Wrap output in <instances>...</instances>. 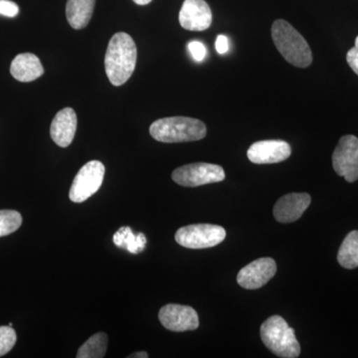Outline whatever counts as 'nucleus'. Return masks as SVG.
<instances>
[{
    "label": "nucleus",
    "mask_w": 358,
    "mask_h": 358,
    "mask_svg": "<svg viewBox=\"0 0 358 358\" xmlns=\"http://www.w3.org/2000/svg\"><path fill=\"white\" fill-rule=\"evenodd\" d=\"M339 265L348 270L358 267V231L348 233L338 250Z\"/></svg>",
    "instance_id": "obj_17"
},
{
    "label": "nucleus",
    "mask_w": 358,
    "mask_h": 358,
    "mask_svg": "<svg viewBox=\"0 0 358 358\" xmlns=\"http://www.w3.org/2000/svg\"><path fill=\"white\" fill-rule=\"evenodd\" d=\"M114 243L115 246L122 249L128 250L129 253L138 254L143 251L147 245V239L143 233L138 235H134L131 228L122 227L121 229L115 233Z\"/></svg>",
    "instance_id": "obj_18"
},
{
    "label": "nucleus",
    "mask_w": 358,
    "mask_h": 358,
    "mask_svg": "<svg viewBox=\"0 0 358 358\" xmlns=\"http://www.w3.org/2000/svg\"><path fill=\"white\" fill-rule=\"evenodd\" d=\"M10 73L14 79L27 83L41 77L44 73V68L36 55L32 53H22L13 59Z\"/></svg>",
    "instance_id": "obj_15"
},
{
    "label": "nucleus",
    "mask_w": 358,
    "mask_h": 358,
    "mask_svg": "<svg viewBox=\"0 0 358 358\" xmlns=\"http://www.w3.org/2000/svg\"><path fill=\"white\" fill-rule=\"evenodd\" d=\"M96 0H68L66 15L71 27L83 29L89 24L95 8Z\"/></svg>",
    "instance_id": "obj_16"
},
{
    "label": "nucleus",
    "mask_w": 358,
    "mask_h": 358,
    "mask_svg": "<svg viewBox=\"0 0 358 358\" xmlns=\"http://www.w3.org/2000/svg\"><path fill=\"white\" fill-rule=\"evenodd\" d=\"M134 3L138 4V6H147V4L150 3L152 0H133Z\"/></svg>",
    "instance_id": "obj_27"
},
{
    "label": "nucleus",
    "mask_w": 358,
    "mask_h": 358,
    "mask_svg": "<svg viewBox=\"0 0 358 358\" xmlns=\"http://www.w3.org/2000/svg\"><path fill=\"white\" fill-rule=\"evenodd\" d=\"M346 61L353 72L358 76V36L355 38V47L346 54Z\"/></svg>",
    "instance_id": "obj_24"
},
{
    "label": "nucleus",
    "mask_w": 358,
    "mask_h": 358,
    "mask_svg": "<svg viewBox=\"0 0 358 358\" xmlns=\"http://www.w3.org/2000/svg\"><path fill=\"white\" fill-rule=\"evenodd\" d=\"M22 216L15 210H0V237L7 236L20 229Z\"/></svg>",
    "instance_id": "obj_20"
},
{
    "label": "nucleus",
    "mask_w": 358,
    "mask_h": 358,
    "mask_svg": "<svg viewBox=\"0 0 358 358\" xmlns=\"http://www.w3.org/2000/svg\"><path fill=\"white\" fill-rule=\"evenodd\" d=\"M159 319L166 329L176 333L199 329V319L196 310L188 306L169 303L160 308Z\"/></svg>",
    "instance_id": "obj_9"
},
{
    "label": "nucleus",
    "mask_w": 358,
    "mask_h": 358,
    "mask_svg": "<svg viewBox=\"0 0 358 358\" xmlns=\"http://www.w3.org/2000/svg\"><path fill=\"white\" fill-rule=\"evenodd\" d=\"M171 178L179 185L197 187L223 181L225 179V171L222 166L217 164L196 162L174 169Z\"/></svg>",
    "instance_id": "obj_7"
},
{
    "label": "nucleus",
    "mask_w": 358,
    "mask_h": 358,
    "mask_svg": "<svg viewBox=\"0 0 358 358\" xmlns=\"http://www.w3.org/2000/svg\"><path fill=\"white\" fill-rule=\"evenodd\" d=\"M77 124V115L74 110L71 108L61 110L52 121V140L60 148L69 147L74 140Z\"/></svg>",
    "instance_id": "obj_14"
},
{
    "label": "nucleus",
    "mask_w": 358,
    "mask_h": 358,
    "mask_svg": "<svg viewBox=\"0 0 358 358\" xmlns=\"http://www.w3.org/2000/svg\"><path fill=\"white\" fill-rule=\"evenodd\" d=\"M150 134L160 143H187L202 140L207 134L203 122L187 117H171L152 122Z\"/></svg>",
    "instance_id": "obj_3"
},
{
    "label": "nucleus",
    "mask_w": 358,
    "mask_h": 358,
    "mask_svg": "<svg viewBox=\"0 0 358 358\" xmlns=\"http://www.w3.org/2000/svg\"><path fill=\"white\" fill-rule=\"evenodd\" d=\"M226 237L223 227L212 224H193L179 228L176 241L188 249H206L222 243Z\"/></svg>",
    "instance_id": "obj_5"
},
{
    "label": "nucleus",
    "mask_w": 358,
    "mask_h": 358,
    "mask_svg": "<svg viewBox=\"0 0 358 358\" xmlns=\"http://www.w3.org/2000/svg\"><path fill=\"white\" fill-rule=\"evenodd\" d=\"M292 148L288 143L280 140L257 141L249 148L247 157L256 164H279L291 157Z\"/></svg>",
    "instance_id": "obj_11"
},
{
    "label": "nucleus",
    "mask_w": 358,
    "mask_h": 358,
    "mask_svg": "<svg viewBox=\"0 0 358 358\" xmlns=\"http://www.w3.org/2000/svg\"><path fill=\"white\" fill-rule=\"evenodd\" d=\"M129 358L134 357V358H148V355L147 352H136L134 353V355H129Z\"/></svg>",
    "instance_id": "obj_26"
},
{
    "label": "nucleus",
    "mask_w": 358,
    "mask_h": 358,
    "mask_svg": "<svg viewBox=\"0 0 358 358\" xmlns=\"http://www.w3.org/2000/svg\"><path fill=\"white\" fill-rule=\"evenodd\" d=\"M261 338L268 350L282 358H296L301 355V345L294 329L280 315H273L261 326Z\"/></svg>",
    "instance_id": "obj_4"
},
{
    "label": "nucleus",
    "mask_w": 358,
    "mask_h": 358,
    "mask_svg": "<svg viewBox=\"0 0 358 358\" xmlns=\"http://www.w3.org/2000/svg\"><path fill=\"white\" fill-rule=\"evenodd\" d=\"M277 272V264L272 258H260L245 266L237 275V282L242 288H262Z\"/></svg>",
    "instance_id": "obj_10"
},
{
    "label": "nucleus",
    "mask_w": 358,
    "mask_h": 358,
    "mask_svg": "<svg viewBox=\"0 0 358 358\" xmlns=\"http://www.w3.org/2000/svg\"><path fill=\"white\" fill-rule=\"evenodd\" d=\"M136 43L129 34L115 33L110 38L105 56V69L110 83L122 86L128 82L136 69Z\"/></svg>",
    "instance_id": "obj_1"
},
{
    "label": "nucleus",
    "mask_w": 358,
    "mask_h": 358,
    "mask_svg": "<svg viewBox=\"0 0 358 358\" xmlns=\"http://www.w3.org/2000/svg\"><path fill=\"white\" fill-rule=\"evenodd\" d=\"M272 38L278 51L289 64L308 68L313 63V53L308 42L286 20H275L272 25Z\"/></svg>",
    "instance_id": "obj_2"
},
{
    "label": "nucleus",
    "mask_w": 358,
    "mask_h": 358,
    "mask_svg": "<svg viewBox=\"0 0 358 358\" xmlns=\"http://www.w3.org/2000/svg\"><path fill=\"white\" fill-rule=\"evenodd\" d=\"M20 13V7L10 0H0V15L13 18Z\"/></svg>",
    "instance_id": "obj_23"
},
{
    "label": "nucleus",
    "mask_w": 358,
    "mask_h": 358,
    "mask_svg": "<svg viewBox=\"0 0 358 358\" xmlns=\"http://www.w3.org/2000/svg\"><path fill=\"white\" fill-rule=\"evenodd\" d=\"M188 50L192 54V58L196 62H202L207 55V49L205 45L200 41H192L188 44Z\"/></svg>",
    "instance_id": "obj_22"
},
{
    "label": "nucleus",
    "mask_w": 358,
    "mask_h": 358,
    "mask_svg": "<svg viewBox=\"0 0 358 358\" xmlns=\"http://www.w3.org/2000/svg\"><path fill=\"white\" fill-rule=\"evenodd\" d=\"M216 50L219 54L223 55V54L227 53L229 51V41H228L227 37L225 35H218L215 42Z\"/></svg>",
    "instance_id": "obj_25"
},
{
    "label": "nucleus",
    "mask_w": 358,
    "mask_h": 358,
    "mask_svg": "<svg viewBox=\"0 0 358 358\" xmlns=\"http://www.w3.org/2000/svg\"><path fill=\"white\" fill-rule=\"evenodd\" d=\"M312 199L308 193L284 195L274 206V217L280 223H292L300 219L310 206Z\"/></svg>",
    "instance_id": "obj_13"
},
{
    "label": "nucleus",
    "mask_w": 358,
    "mask_h": 358,
    "mask_svg": "<svg viewBox=\"0 0 358 358\" xmlns=\"http://www.w3.org/2000/svg\"><path fill=\"white\" fill-rule=\"evenodd\" d=\"M105 171V166L99 160H92L85 164L75 176L71 185V201L82 203L95 194L103 185Z\"/></svg>",
    "instance_id": "obj_6"
},
{
    "label": "nucleus",
    "mask_w": 358,
    "mask_h": 358,
    "mask_svg": "<svg viewBox=\"0 0 358 358\" xmlns=\"http://www.w3.org/2000/svg\"><path fill=\"white\" fill-rule=\"evenodd\" d=\"M179 23L189 31H204L210 27L212 13L205 0H185L179 13Z\"/></svg>",
    "instance_id": "obj_12"
},
{
    "label": "nucleus",
    "mask_w": 358,
    "mask_h": 358,
    "mask_svg": "<svg viewBox=\"0 0 358 358\" xmlns=\"http://www.w3.org/2000/svg\"><path fill=\"white\" fill-rule=\"evenodd\" d=\"M333 166L339 176L348 182L358 179V138L352 134L343 136L339 140L333 154Z\"/></svg>",
    "instance_id": "obj_8"
},
{
    "label": "nucleus",
    "mask_w": 358,
    "mask_h": 358,
    "mask_svg": "<svg viewBox=\"0 0 358 358\" xmlns=\"http://www.w3.org/2000/svg\"><path fill=\"white\" fill-rule=\"evenodd\" d=\"M16 339L17 336L13 327H0V357L13 350V346L15 345Z\"/></svg>",
    "instance_id": "obj_21"
},
{
    "label": "nucleus",
    "mask_w": 358,
    "mask_h": 358,
    "mask_svg": "<svg viewBox=\"0 0 358 358\" xmlns=\"http://www.w3.org/2000/svg\"><path fill=\"white\" fill-rule=\"evenodd\" d=\"M108 348V336L105 333H98L91 336L79 348L78 358H102L105 357Z\"/></svg>",
    "instance_id": "obj_19"
}]
</instances>
